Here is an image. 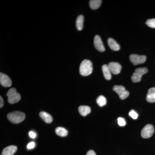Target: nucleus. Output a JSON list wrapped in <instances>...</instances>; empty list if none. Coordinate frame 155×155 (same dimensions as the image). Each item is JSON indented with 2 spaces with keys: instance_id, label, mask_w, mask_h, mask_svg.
<instances>
[{
  "instance_id": "nucleus-2",
  "label": "nucleus",
  "mask_w": 155,
  "mask_h": 155,
  "mask_svg": "<svg viewBox=\"0 0 155 155\" xmlns=\"http://www.w3.org/2000/svg\"><path fill=\"white\" fill-rule=\"evenodd\" d=\"M9 121L14 124H18L24 121L25 115L23 112L20 111H14L8 114L7 116Z\"/></svg>"
},
{
  "instance_id": "nucleus-15",
  "label": "nucleus",
  "mask_w": 155,
  "mask_h": 155,
  "mask_svg": "<svg viewBox=\"0 0 155 155\" xmlns=\"http://www.w3.org/2000/svg\"><path fill=\"white\" fill-rule=\"evenodd\" d=\"M40 117L45 122L47 123H51L52 122L53 118L50 114L46 112L42 111L39 114Z\"/></svg>"
},
{
  "instance_id": "nucleus-5",
  "label": "nucleus",
  "mask_w": 155,
  "mask_h": 155,
  "mask_svg": "<svg viewBox=\"0 0 155 155\" xmlns=\"http://www.w3.org/2000/svg\"><path fill=\"white\" fill-rule=\"evenodd\" d=\"M113 90L118 94L121 99H125L129 96V92L126 90L125 87L122 85H115L113 87Z\"/></svg>"
},
{
  "instance_id": "nucleus-27",
  "label": "nucleus",
  "mask_w": 155,
  "mask_h": 155,
  "mask_svg": "<svg viewBox=\"0 0 155 155\" xmlns=\"http://www.w3.org/2000/svg\"><path fill=\"white\" fill-rule=\"evenodd\" d=\"M4 105V101L2 96L0 97V107L2 108Z\"/></svg>"
},
{
  "instance_id": "nucleus-26",
  "label": "nucleus",
  "mask_w": 155,
  "mask_h": 155,
  "mask_svg": "<svg viewBox=\"0 0 155 155\" xmlns=\"http://www.w3.org/2000/svg\"><path fill=\"white\" fill-rule=\"evenodd\" d=\"M86 155H96L95 152L93 150H90L87 152Z\"/></svg>"
},
{
  "instance_id": "nucleus-7",
  "label": "nucleus",
  "mask_w": 155,
  "mask_h": 155,
  "mask_svg": "<svg viewBox=\"0 0 155 155\" xmlns=\"http://www.w3.org/2000/svg\"><path fill=\"white\" fill-rule=\"evenodd\" d=\"M154 131L153 126L150 124L146 125L142 129L141 132V135L143 138H148L153 135Z\"/></svg>"
},
{
  "instance_id": "nucleus-3",
  "label": "nucleus",
  "mask_w": 155,
  "mask_h": 155,
  "mask_svg": "<svg viewBox=\"0 0 155 155\" xmlns=\"http://www.w3.org/2000/svg\"><path fill=\"white\" fill-rule=\"evenodd\" d=\"M8 98V101L11 104H14L18 102L21 99V96L17 92L16 89L12 88L10 89L7 93Z\"/></svg>"
},
{
  "instance_id": "nucleus-6",
  "label": "nucleus",
  "mask_w": 155,
  "mask_h": 155,
  "mask_svg": "<svg viewBox=\"0 0 155 155\" xmlns=\"http://www.w3.org/2000/svg\"><path fill=\"white\" fill-rule=\"evenodd\" d=\"M130 61L134 65L143 64L146 61V56L144 55H139L132 54L130 57Z\"/></svg>"
},
{
  "instance_id": "nucleus-22",
  "label": "nucleus",
  "mask_w": 155,
  "mask_h": 155,
  "mask_svg": "<svg viewBox=\"0 0 155 155\" xmlns=\"http://www.w3.org/2000/svg\"><path fill=\"white\" fill-rule=\"evenodd\" d=\"M129 116L132 118V119H137L138 116V114H137V113L136 112L133 110H131L129 112Z\"/></svg>"
},
{
  "instance_id": "nucleus-8",
  "label": "nucleus",
  "mask_w": 155,
  "mask_h": 155,
  "mask_svg": "<svg viewBox=\"0 0 155 155\" xmlns=\"http://www.w3.org/2000/svg\"><path fill=\"white\" fill-rule=\"evenodd\" d=\"M0 83L5 87H10L12 85V81L8 75L1 72L0 73Z\"/></svg>"
},
{
  "instance_id": "nucleus-25",
  "label": "nucleus",
  "mask_w": 155,
  "mask_h": 155,
  "mask_svg": "<svg viewBox=\"0 0 155 155\" xmlns=\"http://www.w3.org/2000/svg\"><path fill=\"white\" fill-rule=\"evenodd\" d=\"M29 137L31 138H35L36 137V134L33 131H30L29 132Z\"/></svg>"
},
{
  "instance_id": "nucleus-17",
  "label": "nucleus",
  "mask_w": 155,
  "mask_h": 155,
  "mask_svg": "<svg viewBox=\"0 0 155 155\" xmlns=\"http://www.w3.org/2000/svg\"><path fill=\"white\" fill-rule=\"evenodd\" d=\"M84 17L83 15H80L78 17L76 21V26L78 30L81 31L83 28Z\"/></svg>"
},
{
  "instance_id": "nucleus-16",
  "label": "nucleus",
  "mask_w": 155,
  "mask_h": 155,
  "mask_svg": "<svg viewBox=\"0 0 155 155\" xmlns=\"http://www.w3.org/2000/svg\"><path fill=\"white\" fill-rule=\"evenodd\" d=\"M78 111L81 116H85L91 112L90 107L87 106H81L78 108Z\"/></svg>"
},
{
  "instance_id": "nucleus-21",
  "label": "nucleus",
  "mask_w": 155,
  "mask_h": 155,
  "mask_svg": "<svg viewBox=\"0 0 155 155\" xmlns=\"http://www.w3.org/2000/svg\"><path fill=\"white\" fill-rule=\"evenodd\" d=\"M146 24L149 27L155 28V18L148 19L146 21Z\"/></svg>"
},
{
  "instance_id": "nucleus-10",
  "label": "nucleus",
  "mask_w": 155,
  "mask_h": 155,
  "mask_svg": "<svg viewBox=\"0 0 155 155\" xmlns=\"http://www.w3.org/2000/svg\"><path fill=\"white\" fill-rule=\"evenodd\" d=\"M94 43L95 48L99 51L104 52L105 51V48L103 44L101 39L99 35H97L94 37Z\"/></svg>"
},
{
  "instance_id": "nucleus-20",
  "label": "nucleus",
  "mask_w": 155,
  "mask_h": 155,
  "mask_svg": "<svg viewBox=\"0 0 155 155\" xmlns=\"http://www.w3.org/2000/svg\"><path fill=\"white\" fill-rule=\"evenodd\" d=\"M97 103L100 107H103L107 104V99L104 96L101 95L97 98Z\"/></svg>"
},
{
  "instance_id": "nucleus-18",
  "label": "nucleus",
  "mask_w": 155,
  "mask_h": 155,
  "mask_svg": "<svg viewBox=\"0 0 155 155\" xmlns=\"http://www.w3.org/2000/svg\"><path fill=\"white\" fill-rule=\"evenodd\" d=\"M55 132L56 134L60 136L64 137L67 136L68 135V130L63 127H59L56 128Z\"/></svg>"
},
{
  "instance_id": "nucleus-11",
  "label": "nucleus",
  "mask_w": 155,
  "mask_h": 155,
  "mask_svg": "<svg viewBox=\"0 0 155 155\" xmlns=\"http://www.w3.org/2000/svg\"><path fill=\"white\" fill-rule=\"evenodd\" d=\"M17 150V147L16 146H9L3 150L1 155H14Z\"/></svg>"
},
{
  "instance_id": "nucleus-19",
  "label": "nucleus",
  "mask_w": 155,
  "mask_h": 155,
  "mask_svg": "<svg viewBox=\"0 0 155 155\" xmlns=\"http://www.w3.org/2000/svg\"><path fill=\"white\" fill-rule=\"evenodd\" d=\"M101 0H91L89 2L90 7L93 10L98 8L102 4Z\"/></svg>"
},
{
  "instance_id": "nucleus-23",
  "label": "nucleus",
  "mask_w": 155,
  "mask_h": 155,
  "mask_svg": "<svg viewBox=\"0 0 155 155\" xmlns=\"http://www.w3.org/2000/svg\"><path fill=\"white\" fill-rule=\"evenodd\" d=\"M118 123L120 126H124L126 125V122L123 118L119 117L118 119Z\"/></svg>"
},
{
  "instance_id": "nucleus-13",
  "label": "nucleus",
  "mask_w": 155,
  "mask_h": 155,
  "mask_svg": "<svg viewBox=\"0 0 155 155\" xmlns=\"http://www.w3.org/2000/svg\"><path fill=\"white\" fill-rule=\"evenodd\" d=\"M107 42L108 45L111 49L113 50V51H118L120 50V45L117 43V42L114 39L112 38H108Z\"/></svg>"
},
{
  "instance_id": "nucleus-24",
  "label": "nucleus",
  "mask_w": 155,
  "mask_h": 155,
  "mask_svg": "<svg viewBox=\"0 0 155 155\" xmlns=\"http://www.w3.org/2000/svg\"><path fill=\"white\" fill-rule=\"evenodd\" d=\"M35 146V143L34 142H31L28 143L27 146V149L28 150H31L33 149Z\"/></svg>"
},
{
  "instance_id": "nucleus-1",
  "label": "nucleus",
  "mask_w": 155,
  "mask_h": 155,
  "mask_svg": "<svg viewBox=\"0 0 155 155\" xmlns=\"http://www.w3.org/2000/svg\"><path fill=\"white\" fill-rule=\"evenodd\" d=\"M93 71L92 64L89 60H84L81 63L79 72L82 76H86L91 74Z\"/></svg>"
},
{
  "instance_id": "nucleus-4",
  "label": "nucleus",
  "mask_w": 155,
  "mask_h": 155,
  "mask_svg": "<svg viewBox=\"0 0 155 155\" xmlns=\"http://www.w3.org/2000/svg\"><path fill=\"white\" fill-rule=\"evenodd\" d=\"M148 72V69L146 67L143 68H137L135 70V72H134L132 76H131V79L134 83L140 82L141 80L142 76L143 75Z\"/></svg>"
},
{
  "instance_id": "nucleus-9",
  "label": "nucleus",
  "mask_w": 155,
  "mask_h": 155,
  "mask_svg": "<svg viewBox=\"0 0 155 155\" xmlns=\"http://www.w3.org/2000/svg\"><path fill=\"white\" fill-rule=\"evenodd\" d=\"M111 73L115 75L119 74L122 69V66L117 62H110L108 65Z\"/></svg>"
},
{
  "instance_id": "nucleus-14",
  "label": "nucleus",
  "mask_w": 155,
  "mask_h": 155,
  "mask_svg": "<svg viewBox=\"0 0 155 155\" xmlns=\"http://www.w3.org/2000/svg\"><path fill=\"white\" fill-rule=\"evenodd\" d=\"M102 69L104 77L106 80H110L111 78H112V75H111L110 70L109 69L108 65L105 64V65H103L102 67Z\"/></svg>"
},
{
  "instance_id": "nucleus-12",
  "label": "nucleus",
  "mask_w": 155,
  "mask_h": 155,
  "mask_svg": "<svg viewBox=\"0 0 155 155\" xmlns=\"http://www.w3.org/2000/svg\"><path fill=\"white\" fill-rule=\"evenodd\" d=\"M146 99L149 102H155V87H151L149 89Z\"/></svg>"
}]
</instances>
